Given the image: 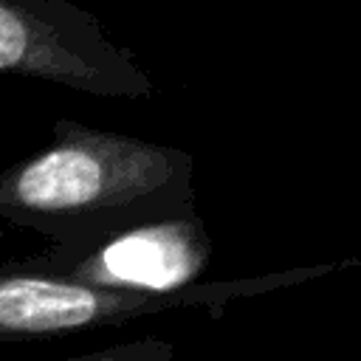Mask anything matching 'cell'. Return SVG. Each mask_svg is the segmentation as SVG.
I'll list each match as a JSON object with an SVG mask.
<instances>
[{"mask_svg":"<svg viewBox=\"0 0 361 361\" xmlns=\"http://www.w3.org/2000/svg\"><path fill=\"white\" fill-rule=\"evenodd\" d=\"M192 172L186 149L56 118L42 149L0 169V220L82 243L195 209Z\"/></svg>","mask_w":361,"mask_h":361,"instance_id":"1","label":"cell"},{"mask_svg":"<svg viewBox=\"0 0 361 361\" xmlns=\"http://www.w3.org/2000/svg\"><path fill=\"white\" fill-rule=\"evenodd\" d=\"M361 265V259H341L324 265L268 271L257 276L195 282L175 290H133L76 282L45 271L28 259L0 262V344L65 338L96 327H118L138 319L166 316L175 310H206L220 316L228 302L274 293L279 288L302 285L341 268Z\"/></svg>","mask_w":361,"mask_h":361,"instance_id":"2","label":"cell"},{"mask_svg":"<svg viewBox=\"0 0 361 361\" xmlns=\"http://www.w3.org/2000/svg\"><path fill=\"white\" fill-rule=\"evenodd\" d=\"M0 73L104 99H152L155 79L71 0H0Z\"/></svg>","mask_w":361,"mask_h":361,"instance_id":"3","label":"cell"},{"mask_svg":"<svg viewBox=\"0 0 361 361\" xmlns=\"http://www.w3.org/2000/svg\"><path fill=\"white\" fill-rule=\"evenodd\" d=\"M212 251L203 217L189 209L130 223L82 243H54L51 251L28 262L102 288L175 290L200 282Z\"/></svg>","mask_w":361,"mask_h":361,"instance_id":"4","label":"cell"},{"mask_svg":"<svg viewBox=\"0 0 361 361\" xmlns=\"http://www.w3.org/2000/svg\"><path fill=\"white\" fill-rule=\"evenodd\" d=\"M175 355V344L164 338H138V341H118L99 350L76 353L71 361H169Z\"/></svg>","mask_w":361,"mask_h":361,"instance_id":"5","label":"cell"}]
</instances>
